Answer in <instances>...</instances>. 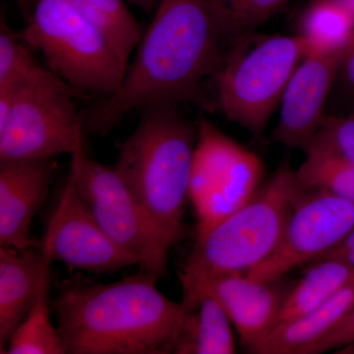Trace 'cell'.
Returning a JSON list of instances; mask_svg holds the SVG:
<instances>
[{"instance_id": "cell-1", "label": "cell", "mask_w": 354, "mask_h": 354, "mask_svg": "<svg viewBox=\"0 0 354 354\" xmlns=\"http://www.w3.org/2000/svg\"><path fill=\"white\" fill-rule=\"evenodd\" d=\"M213 0H160L120 87L83 116L86 135L104 136L133 109L202 101L203 81L225 57Z\"/></svg>"}, {"instance_id": "cell-2", "label": "cell", "mask_w": 354, "mask_h": 354, "mask_svg": "<svg viewBox=\"0 0 354 354\" xmlns=\"http://www.w3.org/2000/svg\"><path fill=\"white\" fill-rule=\"evenodd\" d=\"M157 281L141 270L106 285H65L55 310L66 353H172L185 310L165 297Z\"/></svg>"}, {"instance_id": "cell-3", "label": "cell", "mask_w": 354, "mask_h": 354, "mask_svg": "<svg viewBox=\"0 0 354 354\" xmlns=\"http://www.w3.org/2000/svg\"><path fill=\"white\" fill-rule=\"evenodd\" d=\"M177 106L142 109L139 124L120 146L113 167L171 247L191 234L184 216L198 135V127Z\"/></svg>"}, {"instance_id": "cell-4", "label": "cell", "mask_w": 354, "mask_h": 354, "mask_svg": "<svg viewBox=\"0 0 354 354\" xmlns=\"http://www.w3.org/2000/svg\"><path fill=\"white\" fill-rule=\"evenodd\" d=\"M306 188L283 162L245 206L195 239L180 272L183 297L221 274L248 272L267 259Z\"/></svg>"}, {"instance_id": "cell-5", "label": "cell", "mask_w": 354, "mask_h": 354, "mask_svg": "<svg viewBox=\"0 0 354 354\" xmlns=\"http://www.w3.org/2000/svg\"><path fill=\"white\" fill-rule=\"evenodd\" d=\"M18 34L79 94L109 97L127 73V67L108 39L69 0H37L27 25Z\"/></svg>"}, {"instance_id": "cell-6", "label": "cell", "mask_w": 354, "mask_h": 354, "mask_svg": "<svg viewBox=\"0 0 354 354\" xmlns=\"http://www.w3.org/2000/svg\"><path fill=\"white\" fill-rule=\"evenodd\" d=\"M306 55L299 35L239 43L216 75L218 106L225 118L260 137Z\"/></svg>"}, {"instance_id": "cell-7", "label": "cell", "mask_w": 354, "mask_h": 354, "mask_svg": "<svg viewBox=\"0 0 354 354\" xmlns=\"http://www.w3.org/2000/svg\"><path fill=\"white\" fill-rule=\"evenodd\" d=\"M14 93L10 113L0 125V160L53 158L85 149L83 116L73 101L79 93L55 72Z\"/></svg>"}, {"instance_id": "cell-8", "label": "cell", "mask_w": 354, "mask_h": 354, "mask_svg": "<svg viewBox=\"0 0 354 354\" xmlns=\"http://www.w3.org/2000/svg\"><path fill=\"white\" fill-rule=\"evenodd\" d=\"M189 183L195 239L250 201L263 185L264 164L206 118L198 122Z\"/></svg>"}, {"instance_id": "cell-9", "label": "cell", "mask_w": 354, "mask_h": 354, "mask_svg": "<svg viewBox=\"0 0 354 354\" xmlns=\"http://www.w3.org/2000/svg\"><path fill=\"white\" fill-rule=\"evenodd\" d=\"M70 174L109 239L134 256L141 270L157 279L165 278L171 246L114 167L88 157L82 149L71 156Z\"/></svg>"}, {"instance_id": "cell-10", "label": "cell", "mask_w": 354, "mask_h": 354, "mask_svg": "<svg viewBox=\"0 0 354 354\" xmlns=\"http://www.w3.org/2000/svg\"><path fill=\"white\" fill-rule=\"evenodd\" d=\"M354 228V204L318 188H306L293 207L271 255L247 272L260 281H279L295 268L332 250Z\"/></svg>"}, {"instance_id": "cell-11", "label": "cell", "mask_w": 354, "mask_h": 354, "mask_svg": "<svg viewBox=\"0 0 354 354\" xmlns=\"http://www.w3.org/2000/svg\"><path fill=\"white\" fill-rule=\"evenodd\" d=\"M41 246L51 260L93 274H111L139 261L121 249L102 230L69 172Z\"/></svg>"}, {"instance_id": "cell-12", "label": "cell", "mask_w": 354, "mask_h": 354, "mask_svg": "<svg viewBox=\"0 0 354 354\" xmlns=\"http://www.w3.org/2000/svg\"><path fill=\"white\" fill-rule=\"evenodd\" d=\"M342 50L307 55L298 64L279 104L274 142L307 150L327 116L326 102L337 78Z\"/></svg>"}, {"instance_id": "cell-13", "label": "cell", "mask_w": 354, "mask_h": 354, "mask_svg": "<svg viewBox=\"0 0 354 354\" xmlns=\"http://www.w3.org/2000/svg\"><path fill=\"white\" fill-rule=\"evenodd\" d=\"M281 279L260 281L246 272L221 274L184 295L181 302L188 304L201 293L215 297L239 333L242 344L249 351L276 327L290 288L283 285Z\"/></svg>"}, {"instance_id": "cell-14", "label": "cell", "mask_w": 354, "mask_h": 354, "mask_svg": "<svg viewBox=\"0 0 354 354\" xmlns=\"http://www.w3.org/2000/svg\"><path fill=\"white\" fill-rule=\"evenodd\" d=\"M55 171L53 158L0 160V245L23 251L39 246L32 218L46 202Z\"/></svg>"}, {"instance_id": "cell-15", "label": "cell", "mask_w": 354, "mask_h": 354, "mask_svg": "<svg viewBox=\"0 0 354 354\" xmlns=\"http://www.w3.org/2000/svg\"><path fill=\"white\" fill-rule=\"evenodd\" d=\"M51 263L41 244L23 251L0 247V353L50 281Z\"/></svg>"}, {"instance_id": "cell-16", "label": "cell", "mask_w": 354, "mask_h": 354, "mask_svg": "<svg viewBox=\"0 0 354 354\" xmlns=\"http://www.w3.org/2000/svg\"><path fill=\"white\" fill-rule=\"evenodd\" d=\"M354 308V281L309 313L277 326L252 348L256 354H305Z\"/></svg>"}, {"instance_id": "cell-17", "label": "cell", "mask_w": 354, "mask_h": 354, "mask_svg": "<svg viewBox=\"0 0 354 354\" xmlns=\"http://www.w3.org/2000/svg\"><path fill=\"white\" fill-rule=\"evenodd\" d=\"M183 305L185 316L172 353H235L232 324L215 297L201 293Z\"/></svg>"}, {"instance_id": "cell-18", "label": "cell", "mask_w": 354, "mask_h": 354, "mask_svg": "<svg viewBox=\"0 0 354 354\" xmlns=\"http://www.w3.org/2000/svg\"><path fill=\"white\" fill-rule=\"evenodd\" d=\"M312 264L297 285L288 290L276 327L309 313L354 281V266L348 263L327 259Z\"/></svg>"}, {"instance_id": "cell-19", "label": "cell", "mask_w": 354, "mask_h": 354, "mask_svg": "<svg viewBox=\"0 0 354 354\" xmlns=\"http://www.w3.org/2000/svg\"><path fill=\"white\" fill-rule=\"evenodd\" d=\"M353 32L354 14L344 2L315 0L302 17L299 36L310 55L342 50Z\"/></svg>"}, {"instance_id": "cell-20", "label": "cell", "mask_w": 354, "mask_h": 354, "mask_svg": "<svg viewBox=\"0 0 354 354\" xmlns=\"http://www.w3.org/2000/svg\"><path fill=\"white\" fill-rule=\"evenodd\" d=\"M77 10L97 28L122 64L128 68L129 57L141 41V27L123 0H69Z\"/></svg>"}, {"instance_id": "cell-21", "label": "cell", "mask_w": 354, "mask_h": 354, "mask_svg": "<svg viewBox=\"0 0 354 354\" xmlns=\"http://www.w3.org/2000/svg\"><path fill=\"white\" fill-rule=\"evenodd\" d=\"M297 169L305 188H318L354 204V165L315 137Z\"/></svg>"}, {"instance_id": "cell-22", "label": "cell", "mask_w": 354, "mask_h": 354, "mask_svg": "<svg viewBox=\"0 0 354 354\" xmlns=\"http://www.w3.org/2000/svg\"><path fill=\"white\" fill-rule=\"evenodd\" d=\"M48 286L50 281L44 283L31 309L13 330L6 353L66 354L59 332L51 323Z\"/></svg>"}, {"instance_id": "cell-23", "label": "cell", "mask_w": 354, "mask_h": 354, "mask_svg": "<svg viewBox=\"0 0 354 354\" xmlns=\"http://www.w3.org/2000/svg\"><path fill=\"white\" fill-rule=\"evenodd\" d=\"M32 48L0 19V91H14L48 70L37 62Z\"/></svg>"}, {"instance_id": "cell-24", "label": "cell", "mask_w": 354, "mask_h": 354, "mask_svg": "<svg viewBox=\"0 0 354 354\" xmlns=\"http://www.w3.org/2000/svg\"><path fill=\"white\" fill-rule=\"evenodd\" d=\"M225 39L241 41L266 22L288 0H213Z\"/></svg>"}, {"instance_id": "cell-25", "label": "cell", "mask_w": 354, "mask_h": 354, "mask_svg": "<svg viewBox=\"0 0 354 354\" xmlns=\"http://www.w3.org/2000/svg\"><path fill=\"white\" fill-rule=\"evenodd\" d=\"M315 137L354 165V109L348 115L326 116Z\"/></svg>"}, {"instance_id": "cell-26", "label": "cell", "mask_w": 354, "mask_h": 354, "mask_svg": "<svg viewBox=\"0 0 354 354\" xmlns=\"http://www.w3.org/2000/svg\"><path fill=\"white\" fill-rule=\"evenodd\" d=\"M354 348V308L335 327L310 346L305 354H321L339 349V353Z\"/></svg>"}, {"instance_id": "cell-27", "label": "cell", "mask_w": 354, "mask_h": 354, "mask_svg": "<svg viewBox=\"0 0 354 354\" xmlns=\"http://www.w3.org/2000/svg\"><path fill=\"white\" fill-rule=\"evenodd\" d=\"M337 80L349 92L354 93V32L342 48Z\"/></svg>"}, {"instance_id": "cell-28", "label": "cell", "mask_w": 354, "mask_h": 354, "mask_svg": "<svg viewBox=\"0 0 354 354\" xmlns=\"http://www.w3.org/2000/svg\"><path fill=\"white\" fill-rule=\"evenodd\" d=\"M327 259L342 261L354 266V228L332 250L316 261Z\"/></svg>"}, {"instance_id": "cell-29", "label": "cell", "mask_w": 354, "mask_h": 354, "mask_svg": "<svg viewBox=\"0 0 354 354\" xmlns=\"http://www.w3.org/2000/svg\"><path fill=\"white\" fill-rule=\"evenodd\" d=\"M132 6L138 7L142 11L146 13H151L155 7L157 0H127Z\"/></svg>"}, {"instance_id": "cell-30", "label": "cell", "mask_w": 354, "mask_h": 354, "mask_svg": "<svg viewBox=\"0 0 354 354\" xmlns=\"http://www.w3.org/2000/svg\"><path fill=\"white\" fill-rule=\"evenodd\" d=\"M14 1L18 4L23 12L28 14V18H29L31 15V12H30V1L31 0H14Z\"/></svg>"}, {"instance_id": "cell-31", "label": "cell", "mask_w": 354, "mask_h": 354, "mask_svg": "<svg viewBox=\"0 0 354 354\" xmlns=\"http://www.w3.org/2000/svg\"><path fill=\"white\" fill-rule=\"evenodd\" d=\"M341 1L344 2L348 7L349 10L354 14V0H341Z\"/></svg>"}, {"instance_id": "cell-32", "label": "cell", "mask_w": 354, "mask_h": 354, "mask_svg": "<svg viewBox=\"0 0 354 354\" xmlns=\"http://www.w3.org/2000/svg\"><path fill=\"white\" fill-rule=\"evenodd\" d=\"M342 353H354V348L346 349V351H342Z\"/></svg>"}]
</instances>
